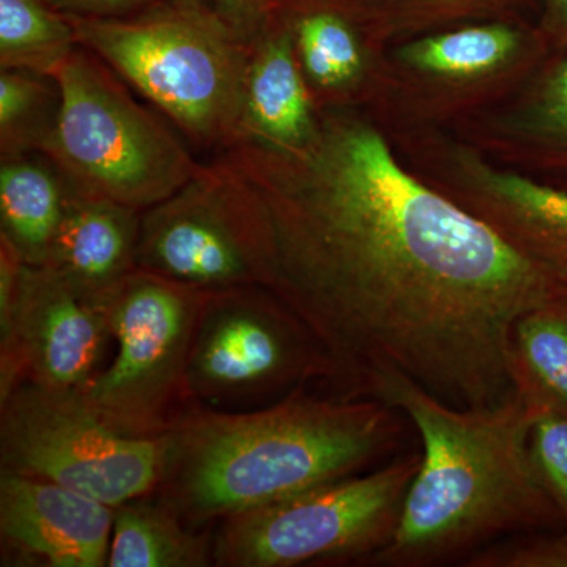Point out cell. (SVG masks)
<instances>
[{
  "label": "cell",
  "instance_id": "30bf717a",
  "mask_svg": "<svg viewBox=\"0 0 567 567\" xmlns=\"http://www.w3.org/2000/svg\"><path fill=\"white\" fill-rule=\"evenodd\" d=\"M315 377H330L319 347L270 290L205 295L186 369V398L219 409Z\"/></svg>",
  "mask_w": 567,
  "mask_h": 567
},
{
  "label": "cell",
  "instance_id": "83f0119b",
  "mask_svg": "<svg viewBox=\"0 0 567 567\" xmlns=\"http://www.w3.org/2000/svg\"><path fill=\"white\" fill-rule=\"evenodd\" d=\"M144 2L147 0H51V6L52 9L63 11V14L110 18Z\"/></svg>",
  "mask_w": 567,
  "mask_h": 567
},
{
  "label": "cell",
  "instance_id": "5bb4252c",
  "mask_svg": "<svg viewBox=\"0 0 567 567\" xmlns=\"http://www.w3.org/2000/svg\"><path fill=\"white\" fill-rule=\"evenodd\" d=\"M115 507L37 477L0 475L3 561L17 566H107Z\"/></svg>",
  "mask_w": 567,
  "mask_h": 567
},
{
  "label": "cell",
  "instance_id": "44dd1931",
  "mask_svg": "<svg viewBox=\"0 0 567 567\" xmlns=\"http://www.w3.org/2000/svg\"><path fill=\"white\" fill-rule=\"evenodd\" d=\"M511 368L529 401L567 409V293L518 317Z\"/></svg>",
  "mask_w": 567,
  "mask_h": 567
},
{
  "label": "cell",
  "instance_id": "8992f818",
  "mask_svg": "<svg viewBox=\"0 0 567 567\" xmlns=\"http://www.w3.org/2000/svg\"><path fill=\"white\" fill-rule=\"evenodd\" d=\"M420 464L421 453L413 451L369 475L341 477L224 518L213 539V565L371 561L390 544Z\"/></svg>",
  "mask_w": 567,
  "mask_h": 567
},
{
  "label": "cell",
  "instance_id": "cb8c5ba5",
  "mask_svg": "<svg viewBox=\"0 0 567 567\" xmlns=\"http://www.w3.org/2000/svg\"><path fill=\"white\" fill-rule=\"evenodd\" d=\"M532 406L529 451L533 464L558 513L567 522V409L536 402H532Z\"/></svg>",
  "mask_w": 567,
  "mask_h": 567
},
{
  "label": "cell",
  "instance_id": "4fadbf2b",
  "mask_svg": "<svg viewBox=\"0 0 567 567\" xmlns=\"http://www.w3.org/2000/svg\"><path fill=\"white\" fill-rule=\"evenodd\" d=\"M439 173L436 189L555 276L567 271V192L499 169L466 147L443 153Z\"/></svg>",
  "mask_w": 567,
  "mask_h": 567
},
{
  "label": "cell",
  "instance_id": "9c48e42d",
  "mask_svg": "<svg viewBox=\"0 0 567 567\" xmlns=\"http://www.w3.org/2000/svg\"><path fill=\"white\" fill-rule=\"evenodd\" d=\"M137 268L203 293L268 289L270 230L256 194L219 159L141 213Z\"/></svg>",
  "mask_w": 567,
  "mask_h": 567
},
{
  "label": "cell",
  "instance_id": "9a60e30c",
  "mask_svg": "<svg viewBox=\"0 0 567 567\" xmlns=\"http://www.w3.org/2000/svg\"><path fill=\"white\" fill-rule=\"evenodd\" d=\"M319 110L354 107L382 99L388 54L372 11L309 0L281 20Z\"/></svg>",
  "mask_w": 567,
  "mask_h": 567
},
{
  "label": "cell",
  "instance_id": "ba28073f",
  "mask_svg": "<svg viewBox=\"0 0 567 567\" xmlns=\"http://www.w3.org/2000/svg\"><path fill=\"white\" fill-rule=\"evenodd\" d=\"M205 295L136 268L104 303L117 353L82 398L112 427L159 436L186 398V369Z\"/></svg>",
  "mask_w": 567,
  "mask_h": 567
},
{
  "label": "cell",
  "instance_id": "6da1fadb",
  "mask_svg": "<svg viewBox=\"0 0 567 567\" xmlns=\"http://www.w3.org/2000/svg\"><path fill=\"white\" fill-rule=\"evenodd\" d=\"M221 158L262 205L267 290L315 339L331 379L368 398L405 380L458 410L517 394L514 324L561 284L402 166L374 122L320 110L300 147L237 140Z\"/></svg>",
  "mask_w": 567,
  "mask_h": 567
},
{
  "label": "cell",
  "instance_id": "e0dca14e",
  "mask_svg": "<svg viewBox=\"0 0 567 567\" xmlns=\"http://www.w3.org/2000/svg\"><path fill=\"white\" fill-rule=\"evenodd\" d=\"M319 114L289 29L268 20L251 39L238 140L284 151L300 147L315 134Z\"/></svg>",
  "mask_w": 567,
  "mask_h": 567
},
{
  "label": "cell",
  "instance_id": "7a4b0ae2",
  "mask_svg": "<svg viewBox=\"0 0 567 567\" xmlns=\"http://www.w3.org/2000/svg\"><path fill=\"white\" fill-rule=\"evenodd\" d=\"M374 398L323 399L300 388L257 412L193 409L164 432L155 492L189 527L352 476L385 453L398 424Z\"/></svg>",
  "mask_w": 567,
  "mask_h": 567
},
{
  "label": "cell",
  "instance_id": "52a82bcc",
  "mask_svg": "<svg viewBox=\"0 0 567 567\" xmlns=\"http://www.w3.org/2000/svg\"><path fill=\"white\" fill-rule=\"evenodd\" d=\"M164 440L123 434L81 393L24 380L0 402V465L117 507L151 495L162 477Z\"/></svg>",
  "mask_w": 567,
  "mask_h": 567
},
{
  "label": "cell",
  "instance_id": "ac0fdd59",
  "mask_svg": "<svg viewBox=\"0 0 567 567\" xmlns=\"http://www.w3.org/2000/svg\"><path fill=\"white\" fill-rule=\"evenodd\" d=\"M73 189V182L51 159L47 164L24 153L3 155L0 237L13 246L22 264L43 267L47 262Z\"/></svg>",
  "mask_w": 567,
  "mask_h": 567
},
{
  "label": "cell",
  "instance_id": "3957f363",
  "mask_svg": "<svg viewBox=\"0 0 567 567\" xmlns=\"http://www.w3.org/2000/svg\"><path fill=\"white\" fill-rule=\"evenodd\" d=\"M372 398L401 410L423 443L398 528L372 565L465 561L499 537L548 524L557 513L533 464V406L520 391L502 405L458 410L394 379Z\"/></svg>",
  "mask_w": 567,
  "mask_h": 567
},
{
  "label": "cell",
  "instance_id": "d6986e66",
  "mask_svg": "<svg viewBox=\"0 0 567 567\" xmlns=\"http://www.w3.org/2000/svg\"><path fill=\"white\" fill-rule=\"evenodd\" d=\"M134 498L115 507L110 567H205L213 543L182 520L162 499Z\"/></svg>",
  "mask_w": 567,
  "mask_h": 567
},
{
  "label": "cell",
  "instance_id": "f1b7e54d",
  "mask_svg": "<svg viewBox=\"0 0 567 567\" xmlns=\"http://www.w3.org/2000/svg\"><path fill=\"white\" fill-rule=\"evenodd\" d=\"M547 43L567 47V0H548Z\"/></svg>",
  "mask_w": 567,
  "mask_h": 567
},
{
  "label": "cell",
  "instance_id": "ffe728a7",
  "mask_svg": "<svg viewBox=\"0 0 567 567\" xmlns=\"http://www.w3.org/2000/svg\"><path fill=\"white\" fill-rule=\"evenodd\" d=\"M492 133L496 147L567 169V55L540 71L524 99Z\"/></svg>",
  "mask_w": 567,
  "mask_h": 567
},
{
  "label": "cell",
  "instance_id": "4dcf8cb0",
  "mask_svg": "<svg viewBox=\"0 0 567 567\" xmlns=\"http://www.w3.org/2000/svg\"><path fill=\"white\" fill-rule=\"evenodd\" d=\"M183 2H194V3H197V0H183Z\"/></svg>",
  "mask_w": 567,
  "mask_h": 567
},
{
  "label": "cell",
  "instance_id": "5b68a950",
  "mask_svg": "<svg viewBox=\"0 0 567 567\" xmlns=\"http://www.w3.org/2000/svg\"><path fill=\"white\" fill-rule=\"evenodd\" d=\"M91 51L51 74L59 107L41 153L82 192L145 212L192 181L200 164Z\"/></svg>",
  "mask_w": 567,
  "mask_h": 567
},
{
  "label": "cell",
  "instance_id": "4316f807",
  "mask_svg": "<svg viewBox=\"0 0 567 567\" xmlns=\"http://www.w3.org/2000/svg\"><path fill=\"white\" fill-rule=\"evenodd\" d=\"M219 14L229 22L230 25L251 41L257 35V29H262L265 13L271 10V0H218Z\"/></svg>",
  "mask_w": 567,
  "mask_h": 567
},
{
  "label": "cell",
  "instance_id": "7c38bea8",
  "mask_svg": "<svg viewBox=\"0 0 567 567\" xmlns=\"http://www.w3.org/2000/svg\"><path fill=\"white\" fill-rule=\"evenodd\" d=\"M110 339L102 306L50 268L22 264L13 301L0 306V402L24 380L82 393L103 371Z\"/></svg>",
  "mask_w": 567,
  "mask_h": 567
},
{
  "label": "cell",
  "instance_id": "f546056e",
  "mask_svg": "<svg viewBox=\"0 0 567 567\" xmlns=\"http://www.w3.org/2000/svg\"><path fill=\"white\" fill-rule=\"evenodd\" d=\"M557 279L559 284H561L563 290H565V293H567V271L565 274H559L557 276Z\"/></svg>",
  "mask_w": 567,
  "mask_h": 567
},
{
  "label": "cell",
  "instance_id": "7402d4cb",
  "mask_svg": "<svg viewBox=\"0 0 567 567\" xmlns=\"http://www.w3.org/2000/svg\"><path fill=\"white\" fill-rule=\"evenodd\" d=\"M65 14L41 0H0V65L51 76L76 50Z\"/></svg>",
  "mask_w": 567,
  "mask_h": 567
},
{
  "label": "cell",
  "instance_id": "484cf974",
  "mask_svg": "<svg viewBox=\"0 0 567 567\" xmlns=\"http://www.w3.org/2000/svg\"><path fill=\"white\" fill-rule=\"evenodd\" d=\"M481 0H382L372 11L383 39L464 13Z\"/></svg>",
  "mask_w": 567,
  "mask_h": 567
},
{
  "label": "cell",
  "instance_id": "2e32d148",
  "mask_svg": "<svg viewBox=\"0 0 567 567\" xmlns=\"http://www.w3.org/2000/svg\"><path fill=\"white\" fill-rule=\"evenodd\" d=\"M140 229L141 212L74 185L43 267L104 308L115 287L137 268Z\"/></svg>",
  "mask_w": 567,
  "mask_h": 567
},
{
  "label": "cell",
  "instance_id": "d4e9b609",
  "mask_svg": "<svg viewBox=\"0 0 567 567\" xmlns=\"http://www.w3.org/2000/svg\"><path fill=\"white\" fill-rule=\"evenodd\" d=\"M468 567H567V532L535 539H507L465 559Z\"/></svg>",
  "mask_w": 567,
  "mask_h": 567
},
{
  "label": "cell",
  "instance_id": "603a6c76",
  "mask_svg": "<svg viewBox=\"0 0 567 567\" xmlns=\"http://www.w3.org/2000/svg\"><path fill=\"white\" fill-rule=\"evenodd\" d=\"M51 76L28 70L0 73V142L3 155L41 151L58 115L59 91L47 84ZM54 80V78H52Z\"/></svg>",
  "mask_w": 567,
  "mask_h": 567
},
{
  "label": "cell",
  "instance_id": "277c9868",
  "mask_svg": "<svg viewBox=\"0 0 567 567\" xmlns=\"http://www.w3.org/2000/svg\"><path fill=\"white\" fill-rule=\"evenodd\" d=\"M65 17L78 43L186 136L224 148L238 140L251 41L221 14L181 0L134 18Z\"/></svg>",
  "mask_w": 567,
  "mask_h": 567
},
{
  "label": "cell",
  "instance_id": "8fae6325",
  "mask_svg": "<svg viewBox=\"0 0 567 567\" xmlns=\"http://www.w3.org/2000/svg\"><path fill=\"white\" fill-rule=\"evenodd\" d=\"M546 43L506 22L429 33L388 54L382 99L413 117L454 114L528 76L546 54Z\"/></svg>",
  "mask_w": 567,
  "mask_h": 567
}]
</instances>
